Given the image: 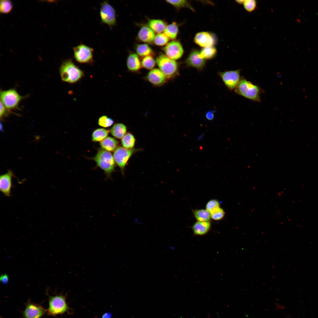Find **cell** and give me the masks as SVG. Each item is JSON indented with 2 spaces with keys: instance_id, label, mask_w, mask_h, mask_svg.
Here are the masks:
<instances>
[{
  "instance_id": "obj_29",
  "label": "cell",
  "mask_w": 318,
  "mask_h": 318,
  "mask_svg": "<svg viewBox=\"0 0 318 318\" xmlns=\"http://www.w3.org/2000/svg\"><path fill=\"white\" fill-rule=\"evenodd\" d=\"M156 62L153 57L150 55L143 57L141 61V64L142 66L144 68L152 70L155 67Z\"/></svg>"
},
{
  "instance_id": "obj_36",
  "label": "cell",
  "mask_w": 318,
  "mask_h": 318,
  "mask_svg": "<svg viewBox=\"0 0 318 318\" xmlns=\"http://www.w3.org/2000/svg\"><path fill=\"white\" fill-rule=\"evenodd\" d=\"M211 217L214 220H219L223 217L224 212L223 209L220 207L210 213Z\"/></svg>"
},
{
  "instance_id": "obj_4",
  "label": "cell",
  "mask_w": 318,
  "mask_h": 318,
  "mask_svg": "<svg viewBox=\"0 0 318 318\" xmlns=\"http://www.w3.org/2000/svg\"><path fill=\"white\" fill-rule=\"evenodd\" d=\"M66 297L62 294L49 296L48 307L47 313L48 315L55 316L67 312L69 308L66 302Z\"/></svg>"
},
{
  "instance_id": "obj_31",
  "label": "cell",
  "mask_w": 318,
  "mask_h": 318,
  "mask_svg": "<svg viewBox=\"0 0 318 318\" xmlns=\"http://www.w3.org/2000/svg\"><path fill=\"white\" fill-rule=\"evenodd\" d=\"M0 2V12L3 14L9 13L13 8L12 2L9 0H1Z\"/></svg>"
},
{
  "instance_id": "obj_39",
  "label": "cell",
  "mask_w": 318,
  "mask_h": 318,
  "mask_svg": "<svg viewBox=\"0 0 318 318\" xmlns=\"http://www.w3.org/2000/svg\"><path fill=\"white\" fill-rule=\"evenodd\" d=\"M214 111L212 110L207 112L206 114V117L208 120H212L214 117Z\"/></svg>"
},
{
  "instance_id": "obj_19",
  "label": "cell",
  "mask_w": 318,
  "mask_h": 318,
  "mask_svg": "<svg viewBox=\"0 0 318 318\" xmlns=\"http://www.w3.org/2000/svg\"><path fill=\"white\" fill-rule=\"evenodd\" d=\"M211 224L209 222L198 221L193 226V233L197 236H202L206 234L210 230Z\"/></svg>"
},
{
  "instance_id": "obj_1",
  "label": "cell",
  "mask_w": 318,
  "mask_h": 318,
  "mask_svg": "<svg viewBox=\"0 0 318 318\" xmlns=\"http://www.w3.org/2000/svg\"><path fill=\"white\" fill-rule=\"evenodd\" d=\"M62 80L72 84L80 80L84 75L83 71L76 65L71 59L63 62L59 68Z\"/></svg>"
},
{
  "instance_id": "obj_17",
  "label": "cell",
  "mask_w": 318,
  "mask_h": 318,
  "mask_svg": "<svg viewBox=\"0 0 318 318\" xmlns=\"http://www.w3.org/2000/svg\"><path fill=\"white\" fill-rule=\"evenodd\" d=\"M155 37V32L148 26H143L140 29L138 34V39L142 42L151 43Z\"/></svg>"
},
{
  "instance_id": "obj_26",
  "label": "cell",
  "mask_w": 318,
  "mask_h": 318,
  "mask_svg": "<svg viewBox=\"0 0 318 318\" xmlns=\"http://www.w3.org/2000/svg\"><path fill=\"white\" fill-rule=\"evenodd\" d=\"M136 51L138 55L143 57L151 56L153 54L152 49L146 44L138 45L136 47Z\"/></svg>"
},
{
  "instance_id": "obj_40",
  "label": "cell",
  "mask_w": 318,
  "mask_h": 318,
  "mask_svg": "<svg viewBox=\"0 0 318 318\" xmlns=\"http://www.w3.org/2000/svg\"><path fill=\"white\" fill-rule=\"evenodd\" d=\"M112 315L110 313L107 312L104 314L102 316V318H111Z\"/></svg>"
},
{
  "instance_id": "obj_9",
  "label": "cell",
  "mask_w": 318,
  "mask_h": 318,
  "mask_svg": "<svg viewBox=\"0 0 318 318\" xmlns=\"http://www.w3.org/2000/svg\"><path fill=\"white\" fill-rule=\"evenodd\" d=\"M100 13L102 23L112 28L116 24V14L113 7L107 1H104L100 4Z\"/></svg>"
},
{
  "instance_id": "obj_35",
  "label": "cell",
  "mask_w": 318,
  "mask_h": 318,
  "mask_svg": "<svg viewBox=\"0 0 318 318\" xmlns=\"http://www.w3.org/2000/svg\"><path fill=\"white\" fill-rule=\"evenodd\" d=\"M219 208V203L217 201L215 200L209 201L206 206V210L210 213Z\"/></svg>"
},
{
  "instance_id": "obj_14",
  "label": "cell",
  "mask_w": 318,
  "mask_h": 318,
  "mask_svg": "<svg viewBox=\"0 0 318 318\" xmlns=\"http://www.w3.org/2000/svg\"><path fill=\"white\" fill-rule=\"evenodd\" d=\"M146 78L151 84L156 86H160L166 81V76L159 69H153L148 74Z\"/></svg>"
},
{
  "instance_id": "obj_34",
  "label": "cell",
  "mask_w": 318,
  "mask_h": 318,
  "mask_svg": "<svg viewBox=\"0 0 318 318\" xmlns=\"http://www.w3.org/2000/svg\"><path fill=\"white\" fill-rule=\"evenodd\" d=\"M243 5L246 11L251 12L256 9V2L255 0H246L244 1Z\"/></svg>"
},
{
  "instance_id": "obj_38",
  "label": "cell",
  "mask_w": 318,
  "mask_h": 318,
  "mask_svg": "<svg viewBox=\"0 0 318 318\" xmlns=\"http://www.w3.org/2000/svg\"><path fill=\"white\" fill-rule=\"evenodd\" d=\"M0 281L4 284H7L9 281V277L6 274H4L1 275L0 278Z\"/></svg>"
},
{
  "instance_id": "obj_37",
  "label": "cell",
  "mask_w": 318,
  "mask_h": 318,
  "mask_svg": "<svg viewBox=\"0 0 318 318\" xmlns=\"http://www.w3.org/2000/svg\"><path fill=\"white\" fill-rule=\"evenodd\" d=\"M8 111L7 108L2 102L0 101V116L1 119L6 116L7 115Z\"/></svg>"
},
{
  "instance_id": "obj_5",
  "label": "cell",
  "mask_w": 318,
  "mask_h": 318,
  "mask_svg": "<svg viewBox=\"0 0 318 318\" xmlns=\"http://www.w3.org/2000/svg\"><path fill=\"white\" fill-rule=\"evenodd\" d=\"M142 149H127L118 146L114 151L113 157L115 163L119 167L123 176L125 169L130 158L135 153L141 151Z\"/></svg>"
},
{
  "instance_id": "obj_18",
  "label": "cell",
  "mask_w": 318,
  "mask_h": 318,
  "mask_svg": "<svg viewBox=\"0 0 318 318\" xmlns=\"http://www.w3.org/2000/svg\"><path fill=\"white\" fill-rule=\"evenodd\" d=\"M127 66L128 69L132 72H137L142 66L141 62L137 54L132 53L127 57Z\"/></svg>"
},
{
  "instance_id": "obj_42",
  "label": "cell",
  "mask_w": 318,
  "mask_h": 318,
  "mask_svg": "<svg viewBox=\"0 0 318 318\" xmlns=\"http://www.w3.org/2000/svg\"><path fill=\"white\" fill-rule=\"evenodd\" d=\"M204 134L201 135L198 138V140H201L203 138V136Z\"/></svg>"
},
{
  "instance_id": "obj_21",
  "label": "cell",
  "mask_w": 318,
  "mask_h": 318,
  "mask_svg": "<svg viewBox=\"0 0 318 318\" xmlns=\"http://www.w3.org/2000/svg\"><path fill=\"white\" fill-rule=\"evenodd\" d=\"M119 143L115 138L107 137L100 142V145L101 148L109 152L114 151L118 147Z\"/></svg>"
},
{
  "instance_id": "obj_8",
  "label": "cell",
  "mask_w": 318,
  "mask_h": 318,
  "mask_svg": "<svg viewBox=\"0 0 318 318\" xmlns=\"http://www.w3.org/2000/svg\"><path fill=\"white\" fill-rule=\"evenodd\" d=\"M73 48L74 57L78 62L89 64L93 63L94 50L92 48L81 43Z\"/></svg>"
},
{
  "instance_id": "obj_27",
  "label": "cell",
  "mask_w": 318,
  "mask_h": 318,
  "mask_svg": "<svg viewBox=\"0 0 318 318\" xmlns=\"http://www.w3.org/2000/svg\"><path fill=\"white\" fill-rule=\"evenodd\" d=\"M178 30V25L174 22L166 26L164 33L169 38L174 39L177 37Z\"/></svg>"
},
{
  "instance_id": "obj_13",
  "label": "cell",
  "mask_w": 318,
  "mask_h": 318,
  "mask_svg": "<svg viewBox=\"0 0 318 318\" xmlns=\"http://www.w3.org/2000/svg\"><path fill=\"white\" fill-rule=\"evenodd\" d=\"M13 176L12 172L9 170L0 177V191L5 196L8 197L11 196L12 187V178Z\"/></svg>"
},
{
  "instance_id": "obj_2",
  "label": "cell",
  "mask_w": 318,
  "mask_h": 318,
  "mask_svg": "<svg viewBox=\"0 0 318 318\" xmlns=\"http://www.w3.org/2000/svg\"><path fill=\"white\" fill-rule=\"evenodd\" d=\"M92 159L95 162L97 167L104 171L106 179H111L112 174L115 171V163L111 153L102 148H99L96 155Z\"/></svg>"
},
{
  "instance_id": "obj_10",
  "label": "cell",
  "mask_w": 318,
  "mask_h": 318,
  "mask_svg": "<svg viewBox=\"0 0 318 318\" xmlns=\"http://www.w3.org/2000/svg\"><path fill=\"white\" fill-rule=\"evenodd\" d=\"M219 74L227 87L231 90L236 88L241 80L240 70L219 72Z\"/></svg>"
},
{
  "instance_id": "obj_33",
  "label": "cell",
  "mask_w": 318,
  "mask_h": 318,
  "mask_svg": "<svg viewBox=\"0 0 318 318\" xmlns=\"http://www.w3.org/2000/svg\"><path fill=\"white\" fill-rule=\"evenodd\" d=\"M114 121L111 118L106 115H103L99 117L98 124L99 126L104 127H110L114 123Z\"/></svg>"
},
{
  "instance_id": "obj_30",
  "label": "cell",
  "mask_w": 318,
  "mask_h": 318,
  "mask_svg": "<svg viewBox=\"0 0 318 318\" xmlns=\"http://www.w3.org/2000/svg\"><path fill=\"white\" fill-rule=\"evenodd\" d=\"M169 40V38L164 33H161L155 36L153 42L157 45L163 46L167 44Z\"/></svg>"
},
{
  "instance_id": "obj_12",
  "label": "cell",
  "mask_w": 318,
  "mask_h": 318,
  "mask_svg": "<svg viewBox=\"0 0 318 318\" xmlns=\"http://www.w3.org/2000/svg\"><path fill=\"white\" fill-rule=\"evenodd\" d=\"M47 310L40 305L29 301L26 304L23 315L24 318H41Z\"/></svg>"
},
{
  "instance_id": "obj_11",
  "label": "cell",
  "mask_w": 318,
  "mask_h": 318,
  "mask_svg": "<svg viewBox=\"0 0 318 318\" xmlns=\"http://www.w3.org/2000/svg\"><path fill=\"white\" fill-rule=\"evenodd\" d=\"M163 49L167 56L174 60L180 58L183 53L182 45L177 41H173L168 43Z\"/></svg>"
},
{
  "instance_id": "obj_22",
  "label": "cell",
  "mask_w": 318,
  "mask_h": 318,
  "mask_svg": "<svg viewBox=\"0 0 318 318\" xmlns=\"http://www.w3.org/2000/svg\"><path fill=\"white\" fill-rule=\"evenodd\" d=\"M148 26L154 32L161 33L164 31L166 25L163 21L159 19H151L149 21Z\"/></svg>"
},
{
  "instance_id": "obj_7",
  "label": "cell",
  "mask_w": 318,
  "mask_h": 318,
  "mask_svg": "<svg viewBox=\"0 0 318 318\" xmlns=\"http://www.w3.org/2000/svg\"><path fill=\"white\" fill-rule=\"evenodd\" d=\"M24 97L20 95L14 89L0 92L1 101L9 110L17 108L20 102Z\"/></svg>"
},
{
  "instance_id": "obj_24",
  "label": "cell",
  "mask_w": 318,
  "mask_h": 318,
  "mask_svg": "<svg viewBox=\"0 0 318 318\" xmlns=\"http://www.w3.org/2000/svg\"><path fill=\"white\" fill-rule=\"evenodd\" d=\"M136 139L134 135L130 132H127L121 139L122 147L127 149L134 148Z\"/></svg>"
},
{
  "instance_id": "obj_23",
  "label": "cell",
  "mask_w": 318,
  "mask_h": 318,
  "mask_svg": "<svg viewBox=\"0 0 318 318\" xmlns=\"http://www.w3.org/2000/svg\"><path fill=\"white\" fill-rule=\"evenodd\" d=\"M109 132V130L103 128L96 129L92 133V140L94 142H100L107 137Z\"/></svg>"
},
{
  "instance_id": "obj_6",
  "label": "cell",
  "mask_w": 318,
  "mask_h": 318,
  "mask_svg": "<svg viewBox=\"0 0 318 318\" xmlns=\"http://www.w3.org/2000/svg\"><path fill=\"white\" fill-rule=\"evenodd\" d=\"M156 62L167 79L172 78L177 74L178 68L177 62L166 55H160L157 57Z\"/></svg>"
},
{
  "instance_id": "obj_20",
  "label": "cell",
  "mask_w": 318,
  "mask_h": 318,
  "mask_svg": "<svg viewBox=\"0 0 318 318\" xmlns=\"http://www.w3.org/2000/svg\"><path fill=\"white\" fill-rule=\"evenodd\" d=\"M127 127L124 124L118 123L115 124L109 130L110 132L115 138L121 139L127 133Z\"/></svg>"
},
{
  "instance_id": "obj_15",
  "label": "cell",
  "mask_w": 318,
  "mask_h": 318,
  "mask_svg": "<svg viewBox=\"0 0 318 318\" xmlns=\"http://www.w3.org/2000/svg\"><path fill=\"white\" fill-rule=\"evenodd\" d=\"M195 42L202 47L212 46L215 43L212 35L207 32H201L197 33L194 38Z\"/></svg>"
},
{
  "instance_id": "obj_41",
  "label": "cell",
  "mask_w": 318,
  "mask_h": 318,
  "mask_svg": "<svg viewBox=\"0 0 318 318\" xmlns=\"http://www.w3.org/2000/svg\"><path fill=\"white\" fill-rule=\"evenodd\" d=\"M245 0H236V1L238 3L240 4H243Z\"/></svg>"
},
{
  "instance_id": "obj_16",
  "label": "cell",
  "mask_w": 318,
  "mask_h": 318,
  "mask_svg": "<svg viewBox=\"0 0 318 318\" xmlns=\"http://www.w3.org/2000/svg\"><path fill=\"white\" fill-rule=\"evenodd\" d=\"M199 52L197 50H193L191 52L186 61L187 65L199 70L203 68L205 64V61L199 57Z\"/></svg>"
},
{
  "instance_id": "obj_32",
  "label": "cell",
  "mask_w": 318,
  "mask_h": 318,
  "mask_svg": "<svg viewBox=\"0 0 318 318\" xmlns=\"http://www.w3.org/2000/svg\"><path fill=\"white\" fill-rule=\"evenodd\" d=\"M166 1L175 7L180 8L182 7H186L192 10L193 9L191 6L190 5L186 0H167Z\"/></svg>"
},
{
  "instance_id": "obj_25",
  "label": "cell",
  "mask_w": 318,
  "mask_h": 318,
  "mask_svg": "<svg viewBox=\"0 0 318 318\" xmlns=\"http://www.w3.org/2000/svg\"><path fill=\"white\" fill-rule=\"evenodd\" d=\"M216 53V49L212 46L203 47L199 52V57L204 59H209L214 57Z\"/></svg>"
},
{
  "instance_id": "obj_28",
  "label": "cell",
  "mask_w": 318,
  "mask_h": 318,
  "mask_svg": "<svg viewBox=\"0 0 318 318\" xmlns=\"http://www.w3.org/2000/svg\"><path fill=\"white\" fill-rule=\"evenodd\" d=\"M194 214L196 219L198 221L208 222L211 217L210 213L206 209L195 210Z\"/></svg>"
},
{
  "instance_id": "obj_3",
  "label": "cell",
  "mask_w": 318,
  "mask_h": 318,
  "mask_svg": "<svg viewBox=\"0 0 318 318\" xmlns=\"http://www.w3.org/2000/svg\"><path fill=\"white\" fill-rule=\"evenodd\" d=\"M235 92L238 94L252 101H260V95L262 92L261 89L244 78L241 79L236 88Z\"/></svg>"
}]
</instances>
